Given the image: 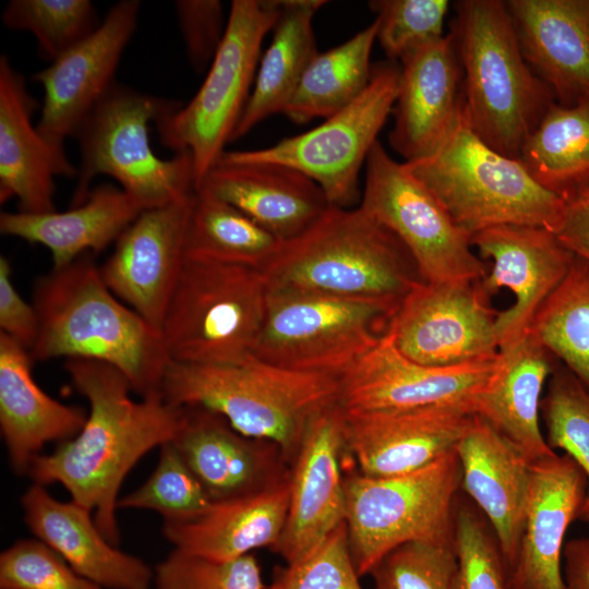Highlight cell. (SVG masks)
<instances>
[{"label":"cell","mask_w":589,"mask_h":589,"mask_svg":"<svg viewBox=\"0 0 589 589\" xmlns=\"http://www.w3.org/2000/svg\"><path fill=\"white\" fill-rule=\"evenodd\" d=\"M143 211L121 188L106 183L92 189L82 204L65 212H2L0 232L46 247L51 252L52 268H59L85 253L104 251Z\"/></svg>","instance_id":"32"},{"label":"cell","mask_w":589,"mask_h":589,"mask_svg":"<svg viewBox=\"0 0 589 589\" xmlns=\"http://www.w3.org/2000/svg\"><path fill=\"white\" fill-rule=\"evenodd\" d=\"M39 330L34 304L26 302L12 281L9 260L0 256V333L31 351Z\"/></svg>","instance_id":"48"},{"label":"cell","mask_w":589,"mask_h":589,"mask_svg":"<svg viewBox=\"0 0 589 589\" xmlns=\"http://www.w3.org/2000/svg\"><path fill=\"white\" fill-rule=\"evenodd\" d=\"M323 0H279L271 44L257 67L253 87L232 140L266 118L283 113L308 65L317 55L313 19Z\"/></svg>","instance_id":"33"},{"label":"cell","mask_w":589,"mask_h":589,"mask_svg":"<svg viewBox=\"0 0 589 589\" xmlns=\"http://www.w3.org/2000/svg\"><path fill=\"white\" fill-rule=\"evenodd\" d=\"M519 160L545 189L565 197L589 185V98L551 105L525 141Z\"/></svg>","instance_id":"36"},{"label":"cell","mask_w":589,"mask_h":589,"mask_svg":"<svg viewBox=\"0 0 589 589\" xmlns=\"http://www.w3.org/2000/svg\"><path fill=\"white\" fill-rule=\"evenodd\" d=\"M399 304L268 289L252 357L294 371L340 377L389 330Z\"/></svg>","instance_id":"11"},{"label":"cell","mask_w":589,"mask_h":589,"mask_svg":"<svg viewBox=\"0 0 589 589\" xmlns=\"http://www.w3.org/2000/svg\"><path fill=\"white\" fill-rule=\"evenodd\" d=\"M27 349L0 333V430L9 461L26 473L32 461L50 442L73 438L83 429L87 413L46 394L32 373Z\"/></svg>","instance_id":"29"},{"label":"cell","mask_w":589,"mask_h":589,"mask_svg":"<svg viewBox=\"0 0 589 589\" xmlns=\"http://www.w3.org/2000/svg\"><path fill=\"white\" fill-rule=\"evenodd\" d=\"M267 297L260 271L185 259L159 328L171 362L220 365L250 358Z\"/></svg>","instance_id":"9"},{"label":"cell","mask_w":589,"mask_h":589,"mask_svg":"<svg viewBox=\"0 0 589 589\" xmlns=\"http://www.w3.org/2000/svg\"><path fill=\"white\" fill-rule=\"evenodd\" d=\"M406 165L470 238L501 225L555 233L561 223L564 197L538 183L519 159L484 143L461 112L433 154Z\"/></svg>","instance_id":"6"},{"label":"cell","mask_w":589,"mask_h":589,"mask_svg":"<svg viewBox=\"0 0 589 589\" xmlns=\"http://www.w3.org/2000/svg\"><path fill=\"white\" fill-rule=\"evenodd\" d=\"M496 359L429 366L405 357L388 333L339 377V405L348 411L396 410L468 404L485 385ZM473 409V408H472Z\"/></svg>","instance_id":"19"},{"label":"cell","mask_w":589,"mask_h":589,"mask_svg":"<svg viewBox=\"0 0 589 589\" xmlns=\"http://www.w3.org/2000/svg\"><path fill=\"white\" fill-rule=\"evenodd\" d=\"M400 67H373L370 84L349 106L301 134L260 149L229 151L224 163L275 164L314 181L329 205L351 208L359 200V173L396 100Z\"/></svg>","instance_id":"12"},{"label":"cell","mask_w":589,"mask_h":589,"mask_svg":"<svg viewBox=\"0 0 589 589\" xmlns=\"http://www.w3.org/2000/svg\"><path fill=\"white\" fill-rule=\"evenodd\" d=\"M455 546L409 542L387 553L371 570L374 589H452Z\"/></svg>","instance_id":"44"},{"label":"cell","mask_w":589,"mask_h":589,"mask_svg":"<svg viewBox=\"0 0 589 589\" xmlns=\"http://www.w3.org/2000/svg\"><path fill=\"white\" fill-rule=\"evenodd\" d=\"M171 442L212 501L255 493L290 473L276 445L239 433L224 417L202 407H184Z\"/></svg>","instance_id":"23"},{"label":"cell","mask_w":589,"mask_h":589,"mask_svg":"<svg viewBox=\"0 0 589 589\" xmlns=\"http://www.w3.org/2000/svg\"><path fill=\"white\" fill-rule=\"evenodd\" d=\"M155 589H263L260 564L252 554L213 560L173 549L154 569Z\"/></svg>","instance_id":"43"},{"label":"cell","mask_w":589,"mask_h":589,"mask_svg":"<svg viewBox=\"0 0 589 589\" xmlns=\"http://www.w3.org/2000/svg\"><path fill=\"white\" fill-rule=\"evenodd\" d=\"M461 469L456 448L411 472L345 477V522L358 575L409 542L454 545Z\"/></svg>","instance_id":"8"},{"label":"cell","mask_w":589,"mask_h":589,"mask_svg":"<svg viewBox=\"0 0 589 589\" xmlns=\"http://www.w3.org/2000/svg\"><path fill=\"white\" fill-rule=\"evenodd\" d=\"M549 352L529 330L498 352L473 413L496 429L530 462L555 453L540 429L541 394L552 374Z\"/></svg>","instance_id":"30"},{"label":"cell","mask_w":589,"mask_h":589,"mask_svg":"<svg viewBox=\"0 0 589 589\" xmlns=\"http://www.w3.org/2000/svg\"><path fill=\"white\" fill-rule=\"evenodd\" d=\"M376 29L374 20L341 45L317 52L283 113L302 124L327 119L354 101L371 81Z\"/></svg>","instance_id":"35"},{"label":"cell","mask_w":589,"mask_h":589,"mask_svg":"<svg viewBox=\"0 0 589 589\" xmlns=\"http://www.w3.org/2000/svg\"><path fill=\"white\" fill-rule=\"evenodd\" d=\"M376 40L387 58L396 62L442 38L450 2L447 0H373Z\"/></svg>","instance_id":"42"},{"label":"cell","mask_w":589,"mask_h":589,"mask_svg":"<svg viewBox=\"0 0 589 589\" xmlns=\"http://www.w3.org/2000/svg\"><path fill=\"white\" fill-rule=\"evenodd\" d=\"M193 194L143 211L99 265L111 292L158 329L185 262Z\"/></svg>","instance_id":"18"},{"label":"cell","mask_w":589,"mask_h":589,"mask_svg":"<svg viewBox=\"0 0 589 589\" xmlns=\"http://www.w3.org/2000/svg\"><path fill=\"white\" fill-rule=\"evenodd\" d=\"M562 560L565 589H589V537L567 541Z\"/></svg>","instance_id":"50"},{"label":"cell","mask_w":589,"mask_h":589,"mask_svg":"<svg viewBox=\"0 0 589 589\" xmlns=\"http://www.w3.org/2000/svg\"><path fill=\"white\" fill-rule=\"evenodd\" d=\"M36 100L23 75L0 57V201L15 197L20 212L56 211L55 178L76 177L64 147L50 143L33 124Z\"/></svg>","instance_id":"24"},{"label":"cell","mask_w":589,"mask_h":589,"mask_svg":"<svg viewBox=\"0 0 589 589\" xmlns=\"http://www.w3.org/2000/svg\"><path fill=\"white\" fill-rule=\"evenodd\" d=\"M345 453L357 471L389 477L420 469L456 448L472 423L468 404L344 410Z\"/></svg>","instance_id":"17"},{"label":"cell","mask_w":589,"mask_h":589,"mask_svg":"<svg viewBox=\"0 0 589 589\" xmlns=\"http://www.w3.org/2000/svg\"><path fill=\"white\" fill-rule=\"evenodd\" d=\"M289 497L288 477L255 493L213 501L191 520L163 524V534L175 549L220 561L274 549L285 528Z\"/></svg>","instance_id":"31"},{"label":"cell","mask_w":589,"mask_h":589,"mask_svg":"<svg viewBox=\"0 0 589 589\" xmlns=\"http://www.w3.org/2000/svg\"><path fill=\"white\" fill-rule=\"evenodd\" d=\"M522 55L555 101L589 98V0H509Z\"/></svg>","instance_id":"27"},{"label":"cell","mask_w":589,"mask_h":589,"mask_svg":"<svg viewBox=\"0 0 589 589\" xmlns=\"http://www.w3.org/2000/svg\"><path fill=\"white\" fill-rule=\"evenodd\" d=\"M456 452L461 486L490 524L510 569L524 531L532 462L476 414Z\"/></svg>","instance_id":"25"},{"label":"cell","mask_w":589,"mask_h":589,"mask_svg":"<svg viewBox=\"0 0 589 589\" xmlns=\"http://www.w3.org/2000/svg\"><path fill=\"white\" fill-rule=\"evenodd\" d=\"M546 442L582 470L587 492L579 519L589 524V389L568 370L553 371L541 401Z\"/></svg>","instance_id":"40"},{"label":"cell","mask_w":589,"mask_h":589,"mask_svg":"<svg viewBox=\"0 0 589 589\" xmlns=\"http://www.w3.org/2000/svg\"><path fill=\"white\" fill-rule=\"evenodd\" d=\"M176 15L190 63L203 71L212 63L226 33L227 20L218 0H179Z\"/></svg>","instance_id":"47"},{"label":"cell","mask_w":589,"mask_h":589,"mask_svg":"<svg viewBox=\"0 0 589 589\" xmlns=\"http://www.w3.org/2000/svg\"><path fill=\"white\" fill-rule=\"evenodd\" d=\"M586 492V477L568 455L554 453L532 462L524 531L509 569L510 589H565V536L579 517Z\"/></svg>","instance_id":"22"},{"label":"cell","mask_w":589,"mask_h":589,"mask_svg":"<svg viewBox=\"0 0 589 589\" xmlns=\"http://www.w3.org/2000/svg\"><path fill=\"white\" fill-rule=\"evenodd\" d=\"M529 330L589 389V263L586 260L575 255Z\"/></svg>","instance_id":"37"},{"label":"cell","mask_w":589,"mask_h":589,"mask_svg":"<svg viewBox=\"0 0 589 589\" xmlns=\"http://www.w3.org/2000/svg\"><path fill=\"white\" fill-rule=\"evenodd\" d=\"M140 8L137 0L113 4L92 34L33 75L44 88L37 128L53 145L63 147L116 84L115 74L135 32Z\"/></svg>","instance_id":"15"},{"label":"cell","mask_w":589,"mask_h":589,"mask_svg":"<svg viewBox=\"0 0 589 589\" xmlns=\"http://www.w3.org/2000/svg\"><path fill=\"white\" fill-rule=\"evenodd\" d=\"M2 22L10 29L32 33L50 62L100 24L89 0H11L2 12Z\"/></svg>","instance_id":"38"},{"label":"cell","mask_w":589,"mask_h":589,"mask_svg":"<svg viewBox=\"0 0 589 589\" xmlns=\"http://www.w3.org/2000/svg\"><path fill=\"white\" fill-rule=\"evenodd\" d=\"M454 546L452 589H510L508 565L490 524L477 507L458 500Z\"/></svg>","instance_id":"41"},{"label":"cell","mask_w":589,"mask_h":589,"mask_svg":"<svg viewBox=\"0 0 589 589\" xmlns=\"http://www.w3.org/2000/svg\"><path fill=\"white\" fill-rule=\"evenodd\" d=\"M358 207L402 243L423 281H479L485 276L486 264L473 253L471 238L378 141L365 163Z\"/></svg>","instance_id":"13"},{"label":"cell","mask_w":589,"mask_h":589,"mask_svg":"<svg viewBox=\"0 0 589 589\" xmlns=\"http://www.w3.org/2000/svg\"><path fill=\"white\" fill-rule=\"evenodd\" d=\"M400 63L388 142L410 163L433 154L455 128L461 112L462 75L450 33Z\"/></svg>","instance_id":"21"},{"label":"cell","mask_w":589,"mask_h":589,"mask_svg":"<svg viewBox=\"0 0 589 589\" xmlns=\"http://www.w3.org/2000/svg\"><path fill=\"white\" fill-rule=\"evenodd\" d=\"M359 578L342 522L302 556L287 563L268 589H362Z\"/></svg>","instance_id":"45"},{"label":"cell","mask_w":589,"mask_h":589,"mask_svg":"<svg viewBox=\"0 0 589 589\" xmlns=\"http://www.w3.org/2000/svg\"><path fill=\"white\" fill-rule=\"evenodd\" d=\"M478 281H420L400 301L389 333L408 359L456 366L498 357L495 318Z\"/></svg>","instance_id":"14"},{"label":"cell","mask_w":589,"mask_h":589,"mask_svg":"<svg viewBox=\"0 0 589 589\" xmlns=\"http://www.w3.org/2000/svg\"><path fill=\"white\" fill-rule=\"evenodd\" d=\"M181 103L116 83L77 129L81 163L72 206L82 204L98 175L115 179L144 209L189 197L195 191L188 152L159 158L149 143V125Z\"/></svg>","instance_id":"7"},{"label":"cell","mask_w":589,"mask_h":589,"mask_svg":"<svg viewBox=\"0 0 589 589\" xmlns=\"http://www.w3.org/2000/svg\"><path fill=\"white\" fill-rule=\"evenodd\" d=\"M94 255L85 253L37 279L33 304L39 330L31 357L104 362L141 398L161 396L171 360L160 330L111 292Z\"/></svg>","instance_id":"2"},{"label":"cell","mask_w":589,"mask_h":589,"mask_svg":"<svg viewBox=\"0 0 589 589\" xmlns=\"http://www.w3.org/2000/svg\"><path fill=\"white\" fill-rule=\"evenodd\" d=\"M453 7L462 118L489 146L519 159L555 98L526 61L506 1L459 0Z\"/></svg>","instance_id":"3"},{"label":"cell","mask_w":589,"mask_h":589,"mask_svg":"<svg viewBox=\"0 0 589 589\" xmlns=\"http://www.w3.org/2000/svg\"><path fill=\"white\" fill-rule=\"evenodd\" d=\"M158 464L149 478L118 501V508L151 509L164 524L191 520L213 502L172 444L159 447Z\"/></svg>","instance_id":"39"},{"label":"cell","mask_w":589,"mask_h":589,"mask_svg":"<svg viewBox=\"0 0 589 589\" xmlns=\"http://www.w3.org/2000/svg\"><path fill=\"white\" fill-rule=\"evenodd\" d=\"M21 505L31 532L82 576L105 589H151L154 570L110 543L89 509L56 500L37 483L25 491Z\"/></svg>","instance_id":"26"},{"label":"cell","mask_w":589,"mask_h":589,"mask_svg":"<svg viewBox=\"0 0 589 589\" xmlns=\"http://www.w3.org/2000/svg\"><path fill=\"white\" fill-rule=\"evenodd\" d=\"M471 244L481 257L492 262L478 284L481 291L489 297L507 288L515 296L513 305L495 318L500 352L529 332L537 312L567 274L575 254L553 231L533 226H495L474 235Z\"/></svg>","instance_id":"16"},{"label":"cell","mask_w":589,"mask_h":589,"mask_svg":"<svg viewBox=\"0 0 589 589\" xmlns=\"http://www.w3.org/2000/svg\"><path fill=\"white\" fill-rule=\"evenodd\" d=\"M196 189L235 206L281 241L302 233L329 206L314 181L275 164L218 161Z\"/></svg>","instance_id":"28"},{"label":"cell","mask_w":589,"mask_h":589,"mask_svg":"<svg viewBox=\"0 0 589 589\" xmlns=\"http://www.w3.org/2000/svg\"><path fill=\"white\" fill-rule=\"evenodd\" d=\"M344 458V411L335 404L311 420L290 465L287 519L273 549L286 563L345 522Z\"/></svg>","instance_id":"20"},{"label":"cell","mask_w":589,"mask_h":589,"mask_svg":"<svg viewBox=\"0 0 589 589\" xmlns=\"http://www.w3.org/2000/svg\"><path fill=\"white\" fill-rule=\"evenodd\" d=\"M0 589H105L75 572L38 539L14 542L0 555Z\"/></svg>","instance_id":"46"},{"label":"cell","mask_w":589,"mask_h":589,"mask_svg":"<svg viewBox=\"0 0 589 589\" xmlns=\"http://www.w3.org/2000/svg\"><path fill=\"white\" fill-rule=\"evenodd\" d=\"M339 378L280 368L254 357L232 364L170 362L161 396L224 417L239 433L269 442L291 465L311 420L339 404Z\"/></svg>","instance_id":"4"},{"label":"cell","mask_w":589,"mask_h":589,"mask_svg":"<svg viewBox=\"0 0 589 589\" xmlns=\"http://www.w3.org/2000/svg\"><path fill=\"white\" fill-rule=\"evenodd\" d=\"M268 289L399 304L420 281L402 243L359 207L329 205L299 236L284 241L262 272Z\"/></svg>","instance_id":"5"},{"label":"cell","mask_w":589,"mask_h":589,"mask_svg":"<svg viewBox=\"0 0 589 589\" xmlns=\"http://www.w3.org/2000/svg\"><path fill=\"white\" fill-rule=\"evenodd\" d=\"M278 12L279 0H233L203 84L188 105L155 123L164 146L192 156L195 189L232 141L253 87L262 43Z\"/></svg>","instance_id":"10"},{"label":"cell","mask_w":589,"mask_h":589,"mask_svg":"<svg viewBox=\"0 0 589 589\" xmlns=\"http://www.w3.org/2000/svg\"><path fill=\"white\" fill-rule=\"evenodd\" d=\"M283 242L205 189L194 191L185 233L187 260L239 265L263 272Z\"/></svg>","instance_id":"34"},{"label":"cell","mask_w":589,"mask_h":589,"mask_svg":"<svg viewBox=\"0 0 589 589\" xmlns=\"http://www.w3.org/2000/svg\"><path fill=\"white\" fill-rule=\"evenodd\" d=\"M73 388L89 405L86 422L73 438L38 455L27 471L34 483H60L71 501L94 513L105 538L118 545L119 491L135 464L177 435L184 407L153 396L134 400L127 377L110 364L65 360Z\"/></svg>","instance_id":"1"},{"label":"cell","mask_w":589,"mask_h":589,"mask_svg":"<svg viewBox=\"0 0 589 589\" xmlns=\"http://www.w3.org/2000/svg\"><path fill=\"white\" fill-rule=\"evenodd\" d=\"M564 200L565 207L555 235L568 250L589 263V185Z\"/></svg>","instance_id":"49"}]
</instances>
